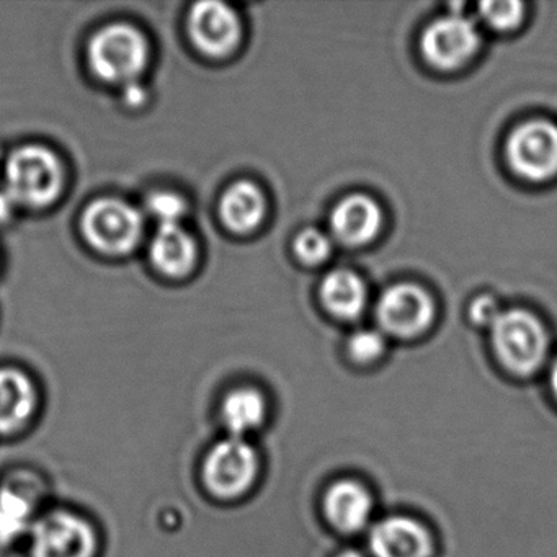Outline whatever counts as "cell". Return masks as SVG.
Here are the masks:
<instances>
[{
	"label": "cell",
	"instance_id": "obj_1",
	"mask_svg": "<svg viewBox=\"0 0 557 557\" xmlns=\"http://www.w3.org/2000/svg\"><path fill=\"white\" fill-rule=\"evenodd\" d=\"M63 168L53 152L40 146H27L9 159L5 190L15 205L47 207L63 190Z\"/></svg>",
	"mask_w": 557,
	"mask_h": 557
},
{
	"label": "cell",
	"instance_id": "obj_2",
	"mask_svg": "<svg viewBox=\"0 0 557 557\" xmlns=\"http://www.w3.org/2000/svg\"><path fill=\"white\" fill-rule=\"evenodd\" d=\"M89 61L100 79L129 86L145 70L148 44L129 25H110L94 37Z\"/></svg>",
	"mask_w": 557,
	"mask_h": 557
},
{
	"label": "cell",
	"instance_id": "obj_3",
	"mask_svg": "<svg viewBox=\"0 0 557 557\" xmlns=\"http://www.w3.org/2000/svg\"><path fill=\"white\" fill-rule=\"evenodd\" d=\"M491 334L498 360L515 374L533 373L546 357V331L530 312H502Z\"/></svg>",
	"mask_w": 557,
	"mask_h": 557
},
{
	"label": "cell",
	"instance_id": "obj_4",
	"mask_svg": "<svg viewBox=\"0 0 557 557\" xmlns=\"http://www.w3.org/2000/svg\"><path fill=\"white\" fill-rule=\"evenodd\" d=\"M259 468L257 449L246 438L227 436L208 451L203 482L214 497L237 498L252 487Z\"/></svg>",
	"mask_w": 557,
	"mask_h": 557
},
{
	"label": "cell",
	"instance_id": "obj_5",
	"mask_svg": "<svg viewBox=\"0 0 557 557\" xmlns=\"http://www.w3.org/2000/svg\"><path fill=\"white\" fill-rule=\"evenodd\" d=\"M30 546L32 557H94L97 534L86 518L60 508L35 521Z\"/></svg>",
	"mask_w": 557,
	"mask_h": 557
},
{
	"label": "cell",
	"instance_id": "obj_6",
	"mask_svg": "<svg viewBox=\"0 0 557 557\" xmlns=\"http://www.w3.org/2000/svg\"><path fill=\"white\" fill-rule=\"evenodd\" d=\"M143 218L125 201L99 200L87 208L83 230L96 249L107 253H126L143 236Z\"/></svg>",
	"mask_w": 557,
	"mask_h": 557
},
{
	"label": "cell",
	"instance_id": "obj_7",
	"mask_svg": "<svg viewBox=\"0 0 557 557\" xmlns=\"http://www.w3.org/2000/svg\"><path fill=\"white\" fill-rule=\"evenodd\" d=\"M508 162L528 181H546L557 172V126L536 120L515 129L507 146Z\"/></svg>",
	"mask_w": 557,
	"mask_h": 557
},
{
	"label": "cell",
	"instance_id": "obj_8",
	"mask_svg": "<svg viewBox=\"0 0 557 557\" xmlns=\"http://www.w3.org/2000/svg\"><path fill=\"white\" fill-rule=\"evenodd\" d=\"M481 37L474 22L459 14L438 18L422 35V53L440 70H456L471 60Z\"/></svg>",
	"mask_w": 557,
	"mask_h": 557
},
{
	"label": "cell",
	"instance_id": "obj_9",
	"mask_svg": "<svg viewBox=\"0 0 557 557\" xmlns=\"http://www.w3.org/2000/svg\"><path fill=\"white\" fill-rule=\"evenodd\" d=\"M377 319L389 334L413 337L432 322V298L416 285L393 286L377 302Z\"/></svg>",
	"mask_w": 557,
	"mask_h": 557
},
{
	"label": "cell",
	"instance_id": "obj_10",
	"mask_svg": "<svg viewBox=\"0 0 557 557\" xmlns=\"http://www.w3.org/2000/svg\"><path fill=\"white\" fill-rule=\"evenodd\" d=\"M188 30L198 50L224 57L239 44L240 24L236 12L221 2H200L188 18Z\"/></svg>",
	"mask_w": 557,
	"mask_h": 557
},
{
	"label": "cell",
	"instance_id": "obj_11",
	"mask_svg": "<svg viewBox=\"0 0 557 557\" xmlns=\"http://www.w3.org/2000/svg\"><path fill=\"white\" fill-rule=\"evenodd\" d=\"M370 547L374 557H430L432 537L419 521L394 515L374 524Z\"/></svg>",
	"mask_w": 557,
	"mask_h": 557
},
{
	"label": "cell",
	"instance_id": "obj_12",
	"mask_svg": "<svg viewBox=\"0 0 557 557\" xmlns=\"http://www.w3.org/2000/svg\"><path fill=\"white\" fill-rule=\"evenodd\" d=\"M38 484L25 475H15L0 484V543H12L30 533L38 520Z\"/></svg>",
	"mask_w": 557,
	"mask_h": 557
},
{
	"label": "cell",
	"instance_id": "obj_13",
	"mask_svg": "<svg viewBox=\"0 0 557 557\" xmlns=\"http://www.w3.org/2000/svg\"><path fill=\"white\" fill-rule=\"evenodd\" d=\"M38 394L34 381L14 368L0 370V433L11 435L27 425L37 412Z\"/></svg>",
	"mask_w": 557,
	"mask_h": 557
},
{
	"label": "cell",
	"instance_id": "obj_14",
	"mask_svg": "<svg viewBox=\"0 0 557 557\" xmlns=\"http://www.w3.org/2000/svg\"><path fill=\"white\" fill-rule=\"evenodd\" d=\"M327 520L337 530L355 533L367 527L373 511L370 492L355 481H338L329 487L324 498Z\"/></svg>",
	"mask_w": 557,
	"mask_h": 557
},
{
	"label": "cell",
	"instance_id": "obj_15",
	"mask_svg": "<svg viewBox=\"0 0 557 557\" xmlns=\"http://www.w3.org/2000/svg\"><path fill=\"white\" fill-rule=\"evenodd\" d=\"M335 237L348 246H361L376 236L381 227V210L376 201L364 195H351L337 205L331 218Z\"/></svg>",
	"mask_w": 557,
	"mask_h": 557
},
{
	"label": "cell",
	"instance_id": "obj_16",
	"mask_svg": "<svg viewBox=\"0 0 557 557\" xmlns=\"http://www.w3.org/2000/svg\"><path fill=\"white\" fill-rule=\"evenodd\" d=\"M151 259L159 272L165 275H187L197 259L194 237L181 224L159 226L151 244Z\"/></svg>",
	"mask_w": 557,
	"mask_h": 557
},
{
	"label": "cell",
	"instance_id": "obj_17",
	"mask_svg": "<svg viewBox=\"0 0 557 557\" xmlns=\"http://www.w3.org/2000/svg\"><path fill=\"white\" fill-rule=\"evenodd\" d=\"M265 214V198L252 182H237L221 200V218L234 233L256 230Z\"/></svg>",
	"mask_w": 557,
	"mask_h": 557
},
{
	"label": "cell",
	"instance_id": "obj_18",
	"mask_svg": "<svg viewBox=\"0 0 557 557\" xmlns=\"http://www.w3.org/2000/svg\"><path fill=\"white\" fill-rule=\"evenodd\" d=\"M267 404L262 394L252 387H239L224 397L221 420L230 436L244 438L259 429L265 419Z\"/></svg>",
	"mask_w": 557,
	"mask_h": 557
},
{
	"label": "cell",
	"instance_id": "obj_19",
	"mask_svg": "<svg viewBox=\"0 0 557 557\" xmlns=\"http://www.w3.org/2000/svg\"><path fill=\"white\" fill-rule=\"evenodd\" d=\"M321 296L332 314L354 319L367 305V286L357 273L335 270L322 283Z\"/></svg>",
	"mask_w": 557,
	"mask_h": 557
},
{
	"label": "cell",
	"instance_id": "obj_20",
	"mask_svg": "<svg viewBox=\"0 0 557 557\" xmlns=\"http://www.w3.org/2000/svg\"><path fill=\"white\" fill-rule=\"evenodd\" d=\"M481 14L492 28L510 30V28L517 27L523 18V4L517 0L484 2L481 4Z\"/></svg>",
	"mask_w": 557,
	"mask_h": 557
},
{
	"label": "cell",
	"instance_id": "obj_21",
	"mask_svg": "<svg viewBox=\"0 0 557 557\" xmlns=\"http://www.w3.org/2000/svg\"><path fill=\"white\" fill-rule=\"evenodd\" d=\"M148 211L161 226L181 224L187 207L178 195L158 191L148 200Z\"/></svg>",
	"mask_w": 557,
	"mask_h": 557
},
{
	"label": "cell",
	"instance_id": "obj_22",
	"mask_svg": "<svg viewBox=\"0 0 557 557\" xmlns=\"http://www.w3.org/2000/svg\"><path fill=\"white\" fill-rule=\"evenodd\" d=\"M295 249L302 262L321 263L331 256L332 243L322 231L306 230L296 239Z\"/></svg>",
	"mask_w": 557,
	"mask_h": 557
},
{
	"label": "cell",
	"instance_id": "obj_23",
	"mask_svg": "<svg viewBox=\"0 0 557 557\" xmlns=\"http://www.w3.org/2000/svg\"><path fill=\"white\" fill-rule=\"evenodd\" d=\"M384 348H386V341L376 331H358L357 334L351 335L350 342H348L351 357L360 363H370V361L376 360L384 354Z\"/></svg>",
	"mask_w": 557,
	"mask_h": 557
},
{
	"label": "cell",
	"instance_id": "obj_24",
	"mask_svg": "<svg viewBox=\"0 0 557 557\" xmlns=\"http://www.w3.org/2000/svg\"><path fill=\"white\" fill-rule=\"evenodd\" d=\"M500 314L497 302H495V299L488 298V296L475 299L471 308L472 321L479 325H487V327H492Z\"/></svg>",
	"mask_w": 557,
	"mask_h": 557
},
{
	"label": "cell",
	"instance_id": "obj_25",
	"mask_svg": "<svg viewBox=\"0 0 557 557\" xmlns=\"http://www.w3.org/2000/svg\"><path fill=\"white\" fill-rule=\"evenodd\" d=\"M14 205L15 201L12 200V197L8 194V190L0 191V220H5V218L12 213V208H14Z\"/></svg>",
	"mask_w": 557,
	"mask_h": 557
},
{
	"label": "cell",
	"instance_id": "obj_26",
	"mask_svg": "<svg viewBox=\"0 0 557 557\" xmlns=\"http://www.w3.org/2000/svg\"><path fill=\"white\" fill-rule=\"evenodd\" d=\"M126 99H128V102L132 103V106H138V103H141L143 100H145V90L139 89L135 83L129 84L128 92H126Z\"/></svg>",
	"mask_w": 557,
	"mask_h": 557
},
{
	"label": "cell",
	"instance_id": "obj_27",
	"mask_svg": "<svg viewBox=\"0 0 557 557\" xmlns=\"http://www.w3.org/2000/svg\"><path fill=\"white\" fill-rule=\"evenodd\" d=\"M550 386H553L554 394L557 397V361L554 363L553 371H550Z\"/></svg>",
	"mask_w": 557,
	"mask_h": 557
},
{
	"label": "cell",
	"instance_id": "obj_28",
	"mask_svg": "<svg viewBox=\"0 0 557 557\" xmlns=\"http://www.w3.org/2000/svg\"><path fill=\"white\" fill-rule=\"evenodd\" d=\"M337 557H363L360 553H355V550H345V553H342L341 556Z\"/></svg>",
	"mask_w": 557,
	"mask_h": 557
}]
</instances>
